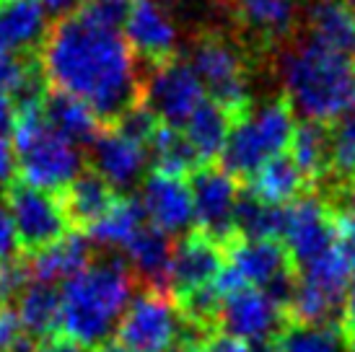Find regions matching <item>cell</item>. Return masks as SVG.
Segmentation results:
<instances>
[{
    "label": "cell",
    "mask_w": 355,
    "mask_h": 352,
    "mask_svg": "<svg viewBox=\"0 0 355 352\" xmlns=\"http://www.w3.org/2000/svg\"><path fill=\"white\" fill-rule=\"evenodd\" d=\"M40 62L47 83L83 101L104 127L140 101L143 70L128 39L73 10L50 26Z\"/></svg>",
    "instance_id": "6da1fadb"
},
{
    "label": "cell",
    "mask_w": 355,
    "mask_h": 352,
    "mask_svg": "<svg viewBox=\"0 0 355 352\" xmlns=\"http://www.w3.org/2000/svg\"><path fill=\"white\" fill-rule=\"evenodd\" d=\"M138 277L130 262L117 254L94 256L80 274L62 283L60 290V334L80 350H96L109 342L130 301Z\"/></svg>",
    "instance_id": "7a4b0ae2"
},
{
    "label": "cell",
    "mask_w": 355,
    "mask_h": 352,
    "mask_svg": "<svg viewBox=\"0 0 355 352\" xmlns=\"http://www.w3.org/2000/svg\"><path fill=\"white\" fill-rule=\"evenodd\" d=\"M275 55L283 96L306 122L329 125L355 107V60L319 47L298 31Z\"/></svg>",
    "instance_id": "3957f363"
},
{
    "label": "cell",
    "mask_w": 355,
    "mask_h": 352,
    "mask_svg": "<svg viewBox=\"0 0 355 352\" xmlns=\"http://www.w3.org/2000/svg\"><path fill=\"white\" fill-rule=\"evenodd\" d=\"M10 135L16 153V176L37 189L58 195L86 168L80 148L58 135L44 122L42 107L16 112Z\"/></svg>",
    "instance_id": "277c9868"
},
{
    "label": "cell",
    "mask_w": 355,
    "mask_h": 352,
    "mask_svg": "<svg viewBox=\"0 0 355 352\" xmlns=\"http://www.w3.org/2000/svg\"><path fill=\"white\" fill-rule=\"evenodd\" d=\"M296 132V112L283 94L252 107L244 117L234 122L228 143L220 153V166L249 184L270 158L288 153Z\"/></svg>",
    "instance_id": "5b68a950"
},
{
    "label": "cell",
    "mask_w": 355,
    "mask_h": 352,
    "mask_svg": "<svg viewBox=\"0 0 355 352\" xmlns=\"http://www.w3.org/2000/svg\"><path fill=\"white\" fill-rule=\"evenodd\" d=\"M252 52L234 31L205 29L195 37L187 62L198 73L207 98L226 109L231 119H239L252 109L249 76H252Z\"/></svg>",
    "instance_id": "8992f818"
},
{
    "label": "cell",
    "mask_w": 355,
    "mask_h": 352,
    "mask_svg": "<svg viewBox=\"0 0 355 352\" xmlns=\"http://www.w3.org/2000/svg\"><path fill=\"white\" fill-rule=\"evenodd\" d=\"M117 344L128 352H184L192 340L171 293L140 288L117 324Z\"/></svg>",
    "instance_id": "52a82bcc"
},
{
    "label": "cell",
    "mask_w": 355,
    "mask_h": 352,
    "mask_svg": "<svg viewBox=\"0 0 355 352\" xmlns=\"http://www.w3.org/2000/svg\"><path fill=\"white\" fill-rule=\"evenodd\" d=\"M140 101L156 114L161 125L182 130L195 109L205 101V88L187 58L174 55L161 65L143 70Z\"/></svg>",
    "instance_id": "ba28073f"
},
{
    "label": "cell",
    "mask_w": 355,
    "mask_h": 352,
    "mask_svg": "<svg viewBox=\"0 0 355 352\" xmlns=\"http://www.w3.org/2000/svg\"><path fill=\"white\" fill-rule=\"evenodd\" d=\"M3 202L13 218L21 249L26 252V256L65 238L73 228L58 195L26 184L19 176L3 189Z\"/></svg>",
    "instance_id": "9c48e42d"
},
{
    "label": "cell",
    "mask_w": 355,
    "mask_h": 352,
    "mask_svg": "<svg viewBox=\"0 0 355 352\" xmlns=\"http://www.w3.org/2000/svg\"><path fill=\"white\" fill-rule=\"evenodd\" d=\"M234 34L252 55H275L301 24L296 0H226Z\"/></svg>",
    "instance_id": "30bf717a"
},
{
    "label": "cell",
    "mask_w": 355,
    "mask_h": 352,
    "mask_svg": "<svg viewBox=\"0 0 355 352\" xmlns=\"http://www.w3.org/2000/svg\"><path fill=\"white\" fill-rule=\"evenodd\" d=\"M195 202V228L228 246L239 238L234 231V210L239 200V182L220 164H202L187 179Z\"/></svg>",
    "instance_id": "8fae6325"
},
{
    "label": "cell",
    "mask_w": 355,
    "mask_h": 352,
    "mask_svg": "<svg viewBox=\"0 0 355 352\" xmlns=\"http://www.w3.org/2000/svg\"><path fill=\"white\" fill-rule=\"evenodd\" d=\"M288 313L259 288L241 285L223 293L218 326L241 342L270 344L288 326Z\"/></svg>",
    "instance_id": "7c38bea8"
},
{
    "label": "cell",
    "mask_w": 355,
    "mask_h": 352,
    "mask_svg": "<svg viewBox=\"0 0 355 352\" xmlns=\"http://www.w3.org/2000/svg\"><path fill=\"white\" fill-rule=\"evenodd\" d=\"M283 246L288 249L296 272L337 246L332 210L316 192H306L291 205H286Z\"/></svg>",
    "instance_id": "4fadbf2b"
},
{
    "label": "cell",
    "mask_w": 355,
    "mask_h": 352,
    "mask_svg": "<svg viewBox=\"0 0 355 352\" xmlns=\"http://www.w3.org/2000/svg\"><path fill=\"white\" fill-rule=\"evenodd\" d=\"M223 270H226V246L192 228L174 246L168 267V293L171 298H179L205 285H216Z\"/></svg>",
    "instance_id": "5bb4252c"
},
{
    "label": "cell",
    "mask_w": 355,
    "mask_h": 352,
    "mask_svg": "<svg viewBox=\"0 0 355 352\" xmlns=\"http://www.w3.org/2000/svg\"><path fill=\"white\" fill-rule=\"evenodd\" d=\"M89 168L104 176L109 184L125 195V189L135 186L148 166V148L119 135L114 127H101L89 146Z\"/></svg>",
    "instance_id": "9a60e30c"
},
{
    "label": "cell",
    "mask_w": 355,
    "mask_h": 352,
    "mask_svg": "<svg viewBox=\"0 0 355 352\" xmlns=\"http://www.w3.org/2000/svg\"><path fill=\"white\" fill-rule=\"evenodd\" d=\"M140 207L146 213V220L168 236L182 234L184 228L195 223L192 192H189L187 179H182V176H168L153 171L143 182Z\"/></svg>",
    "instance_id": "2e32d148"
},
{
    "label": "cell",
    "mask_w": 355,
    "mask_h": 352,
    "mask_svg": "<svg viewBox=\"0 0 355 352\" xmlns=\"http://www.w3.org/2000/svg\"><path fill=\"white\" fill-rule=\"evenodd\" d=\"M125 31L140 70L161 65L177 55V29L156 0H135Z\"/></svg>",
    "instance_id": "e0dca14e"
},
{
    "label": "cell",
    "mask_w": 355,
    "mask_h": 352,
    "mask_svg": "<svg viewBox=\"0 0 355 352\" xmlns=\"http://www.w3.org/2000/svg\"><path fill=\"white\" fill-rule=\"evenodd\" d=\"M47 8L42 0H0V52L34 58L47 39Z\"/></svg>",
    "instance_id": "ac0fdd59"
},
{
    "label": "cell",
    "mask_w": 355,
    "mask_h": 352,
    "mask_svg": "<svg viewBox=\"0 0 355 352\" xmlns=\"http://www.w3.org/2000/svg\"><path fill=\"white\" fill-rule=\"evenodd\" d=\"M298 34L343 58L355 60V13L340 0H309Z\"/></svg>",
    "instance_id": "d6986e66"
},
{
    "label": "cell",
    "mask_w": 355,
    "mask_h": 352,
    "mask_svg": "<svg viewBox=\"0 0 355 352\" xmlns=\"http://www.w3.org/2000/svg\"><path fill=\"white\" fill-rule=\"evenodd\" d=\"M58 197L70 225L80 228V231H89L96 220L107 215L122 195L109 184L104 176H99L94 168L86 166L62 192H58Z\"/></svg>",
    "instance_id": "ffe728a7"
},
{
    "label": "cell",
    "mask_w": 355,
    "mask_h": 352,
    "mask_svg": "<svg viewBox=\"0 0 355 352\" xmlns=\"http://www.w3.org/2000/svg\"><path fill=\"white\" fill-rule=\"evenodd\" d=\"M94 241L89 236L78 234V231H70L65 238L55 241L52 246L42 249L37 254L26 256L29 264V274L34 283H68L70 277L80 274L91 262H94Z\"/></svg>",
    "instance_id": "44dd1931"
},
{
    "label": "cell",
    "mask_w": 355,
    "mask_h": 352,
    "mask_svg": "<svg viewBox=\"0 0 355 352\" xmlns=\"http://www.w3.org/2000/svg\"><path fill=\"white\" fill-rule=\"evenodd\" d=\"M125 252H128V262L138 277L140 288H156V290L168 293V267H171V254H174L171 236L148 223L140 228Z\"/></svg>",
    "instance_id": "7402d4cb"
},
{
    "label": "cell",
    "mask_w": 355,
    "mask_h": 352,
    "mask_svg": "<svg viewBox=\"0 0 355 352\" xmlns=\"http://www.w3.org/2000/svg\"><path fill=\"white\" fill-rule=\"evenodd\" d=\"M42 117L58 135L78 148H89L104 127L101 119L83 101L70 94H62L58 88H47V94L42 98Z\"/></svg>",
    "instance_id": "603a6c76"
},
{
    "label": "cell",
    "mask_w": 355,
    "mask_h": 352,
    "mask_svg": "<svg viewBox=\"0 0 355 352\" xmlns=\"http://www.w3.org/2000/svg\"><path fill=\"white\" fill-rule=\"evenodd\" d=\"M231 127H234V119L226 109L216 104L213 98H205L195 114L187 119V125L182 127L187 143L192 146L195 156H198L200 166L202 164H216L223 148L228 143V135H231Z\"/></svg>",
    "instance_id": "cb8c5ba5"
},
{
    "label": "cell",
    "mask_w": 355,
    "mask_h": 352,
    "mask_svg": "<svg viewBox=\"0 0 355 352\" xmlns=\"http://www.w3.org/2000/svg\"><path fill=\"white\" fill-rule=\"evenodd\" d=\"M244 186H249L262 202L277 207L291 205L301 195L311 192L304 174L298 171L296 161L291 158V153H280V156L270 158L265 166L254 174V179Z\"/></svg>",
    "instance_id": "d4e9b609"
},
{
    "label": "cell",
    "mask_w": 355,
    "mask_h": 352,
    "mask_svg": "<svg viewBox=\"0 0 355 352\" xmlns=\"http://www.w3.org/2000/svg\"><path fill=\"white\" fill-rule=\"evenodd\" d=\"M60 290L55 285L34 283L31 280L24 293L19 295V319L24 324V332L34 337L40 344L50 342L60 334Z\"/></svg>",
    "instance_id": "484cf974"
},
{
    "label": "cell",
    "mask_w": 355,
    "mask_h": 352,
    "mask_svg": "<svg viewBox=\"0 0 355 352\" xmlns=\"http://www.w3.org/2000/svg\"><path fill=\"white\" fill-rule=\"evenodd\" d=\"M234 231L239 238H247V241H265V238L283 241L286 207L267 205L249 186H241L236 210H234Z\"/></svg>",
    "instance_id": "4316f807"
},
{
    "label": "cell",
    "mask_w": 355,
    "mask_h": 352,
    "mask_svg": "<svg viewBox=\"0 0 355 352\" xmlns=\"http://www.w3.org/2000/svg\"><path fill=\"white\" fill-rule=\"evenodd\" d=\"M288 153L304 174L309 189L314 192L329 174V125L304 119L301 125H296Z\"/></svg>",
    "instance_id": "83f0119b"
},
{
    "label": "cell",
    "mask_w": 355,
    "mask_h": 352,
    "mask_svg": "<svg viewBox=\"0 0 355 352\" xmlns=\"http://www.w3.org/2000/svg\"><path fill=\"white\" fill-rule=\"evenodd\" d=\"M355 184V107L329 122V174L316 195Z\"/></svg>",
    "instance_id": "f1b7e54d"
},
{
    "label": "cell",
    "mask_w": 355,
    "mask_h": 352,
    "mask_svg": "<svg viewBox=\"0 0 355 352\" xmlns=\"http://www.w3.org/2000/svg\"><path fill=\"white\" fill-rule=\"evenodd\" d=\"M146 213L135 197H119L117 202L112 205L107 215L96 220L91 225L86 236H89L94 244L107 246V249H128V244L138 236V231L143 228Z\"/></svg>",
    "instance_id": "f546056e"
},
{
    "label": "cell",
    "mask_w": 355,
    "mask_h": 352,
    "mask_svg": "<svg viewBox=\"0 0 355 352\" xmlns=\"http://www.w3.org/2000/svg\"><path fill=\"white\" fill-rule=\"evenodd\" d=\"M148 150L153 156V171H158V174L187 179L200 166L198 156L187 143L184 132L177 127H168V125H158L153 137H150Z\"/></svg>",
    "instance_id": "4dcf8cb0"
},
{
    "label": "cell",
    "mask_w": 355,
    "mask_h": 352,
    "mask_svg": "<svg viewBox=\"0 0 355 352\" xmlns=\"http://www.w3.org/2000/svg\"><path fill=\"white\" fill-rule=\"evenodd\" d=\"M277 352H350L343 326H301L288 324L275 337Z\"/></svg>",
    "instance_id": "1f68e13d"
},
{
    "label": "cell",
    "mask_w": 355,
    "mask_h": 352,
    "mask_svg": "<svg viewBox=\"0 0 355 352\" xmlns=\"http://www.w3.org/2000/svg\"><path fill=\"white\" fill-rule=\"evenodd\" d=\"M350 277H353V270H350L345 254L340 252V246L327 252L324 256H319L316 262L306 264L304 270H298V280L324 290L327 295H332L337 301H345Z\"/></svg>",
    "instance_id": "d6a6232c"
},
{
    "label": "cell",
    "mask_w": 355,
    "mask_h": 352,
    "mask_svg": "<svg viewBox=\"0 0 355 352\" xmlns=\"http://www.w3.org/2000/svg\"><path fill=\"white\" fill-rule=\"evenodd\" d=\"M132 6H135V0H83L73 13H78L80 19H86L94 26L122 31L128 26Z\"/></svg>",
    "instance_id": "836d02e7"
},
{
    "label": "cell",
    "mask_w": 355,
    "mask_h": 352,
    "mask_svg": "<svg viewBox=\"0 0 355 352\" xmlns=\"http://www.w3.org/2000/svg\"><path fill=\"white\" fill-rule=\"evenodd\" d=\"M37 65H40V55L19 58V55H3L0 52V94L8 98L16 96Z\"/></svg>",
    "instance_id": "e575fe53"
},
{
    "label": "cell",
    "mask_w": 355,
    "mask_h": 352,
    "mask_svg": "<svg viewBox=\"0 0 355 352\" xmlns=\"http://www.w3.org/2000/svg\"><path fill=\"white\" fill-rule=\"evenodd\" d=\"M335 218V231H337V246L345 254L347 264L355 274V207H340L332 210Z\"/></svg>",
    "instance_id": "d590c367"
},
{
    "label": "cell",
    "mask_w": 355,
    "mask_h": 352,
    "mask_svg": "<svg viewBox=\"0 0 355 352\" xmlns=\"http://www.w3.org/2000/svg\"><path fill=\"white\" fill-rule=\"evenodd\" d=\"M21 256V241L16 234V225L10 218L6 202H0V264L13 262Z\"/></svg>",
    "instance_id": "8d00e7d4"
},
{
    "label": "cell",
    "mask_w": 355,
    "mask_h": 352,
    "mask_svg": "<svg viewBox=\"0 0 355 352\" xmlns=\"http://www.w3.org/2000/svg\"><path fill=\"white\" fill-rule=\"evenodd\" d=\"M24 324L19 319V311L10 303H0V352H6L19 337H24Z\"/></svg>",
    "instance_id": "74e56055"
},
{
    "label": "cell",
    "mask_w": 355,
    "mask_h": 352,
    "mask_svg": "<svg viewBox=\"0 0 355 352\" xmlns=\"http://www.w3.org/2000/svg\"><path fill=\"white\" fill-rule=\"evenodd\" d=\"M184 352H252V350H249L247 342H241L236 337L216 332V334H210V337H205V340H200L198 344H192V347Z\"/></svg>",
    "instance_id": "f35d334b"
},
{
    "label": "cell",
    "mask_w": 355,
    "mask_h": 352,
    "mask_svg": "<svg viewBox=\"0 0 355 352\" xmlns=\"http://www.w3.org/2000/svg\"><path fill=\"white\" fill-rule=\"evenodd\" d=\"M16 179V153L8 137H0V192Z\"/></svg>",
    "instance_id": "ab89813d"
},
{
    "label": "cell",
    "mask_w": 355,
    "mask_h": 352,
    "mask_svg": "<svg viewBox=\"0 0 355 352\" xmlns=\"http://www.w3.org/2000/svg\"><path fill=\"white\" fill-rule=\"evenodd\" d=\"M13 122H16V107L8 96L0 94V137L13 132Z\"/></svg>",
    "instance_id": "60d3db41"
},
{
    "label": "cell",
    "mask_w": 355,
    "mask_h": 352,
    "mask_svg": "<svg viewBox=\"0 0 355 352\" xmlns=\"http://www.w3.org/2000/svg\"><path fill=\"white\" fill-rule=\"evenodd\" d=\"M343 332H355V280L345 293V313H343Z\"/></svg>",
    "instance_id": "b9f144b4"
},
{
    "label": "cell",
    "mask_w": 355,
    "mask_h": 352,
    "mask_svg": "<svg viewBox=\"0 0 355 352\" xmlns=\"http://www.w3.org/2000/svg\"><path fill=\"white\" fill-rule=\"evenodd\" d=\"M44 3V8L52 10V13H58V16H65L70 10H76L83 3V0H42Z\"/></svg>",
    "instance_id": "7bdbcfd3"
},
{
    "label": "cell",
    "mask_w": 355,
    "mask_h": 352,
    "mask_svg": "<svg viewBox=\"0 0 355 352\" xmlns=\"http://www.w3.org/2000/svg\"><path fill=\"white\" fill-rule=\"evenodd\" d=\"M40 352H86V350H80L78 344L68 342V340H62V337H55V340L42 344Z\"/></svg>",
    "instance_id": "ee69618b"
},
{
    "label": "cell",
    "mask_w": 355,
    "mask_h": 352,
    "mask_svg": "<svg viewBox=\"0 0 355 352\" xmlns=\"http://www.w3.org/2000/svg\"><path fill=\"white\" fill-rule=\"evenodd\" d=\"M42 350V344L34 340V337H29V334H24V337H19L16 342L10 344L6 352H40Z\"/></svg>",
    "instance_id": "f6af8a7d"
},
{
    "label": "cell",
    "mask_w": 355,
    "mask_h": 352,
    "mask_svg": "<svg viewBox=\"0 0 355 352\" xmlns=\"http://www.w3.org/2000/svg\"><path fill=\"white\" fill-rule=\"evenodd\" d=\"M91 352H128V350L117 342H104L101 347H96V350H91Z\"/></svg>",
    "instance_id": "bcb514c9"
},
{
    "label": "cell",
    "mask_w": 355,
    "mask_h": 352,
    "mask_svg": "<svg viewBox=\"0 0 355 352\" xmlns=\"http://www.w3.org/2000/svg\"><path fill=\"white\" fill-rule=\"evenodd\" d=\"M252 352H277V350H275V344L270 342V344H257Z\"/></svg>",
    "instance_id": "7dc6e473"
},
{
    "label": "cell",
    "mask_w": 355,
    "mask_h": 352,
    "mask_svg": "<svg viewBox=\"0 0 355 352\" xmlns=\"http://www.w3.org/2000/svg\"><path fill=\"white\" fill-rule=\"evenodd\" d=\"M340 3H345L347 8H350V10H353V13H355V0H340Z\"/></svg>",
    "instance_id": "c3c4849f"
},
{
    "label": "cell",
    "mask_w": 355,
    "mask_h": 352,
    "mask_svg": "<svg viewBox=\"0 0 355 352\" xmlns=\"http://www.w3.org/2000/svg\"><path fill=\"white\" fill-rule=\"evenodd\" d=\"M353 205H355V184H353Z\"/></svg>",
    "instance_id": "681fc988"
}]
</instances>
